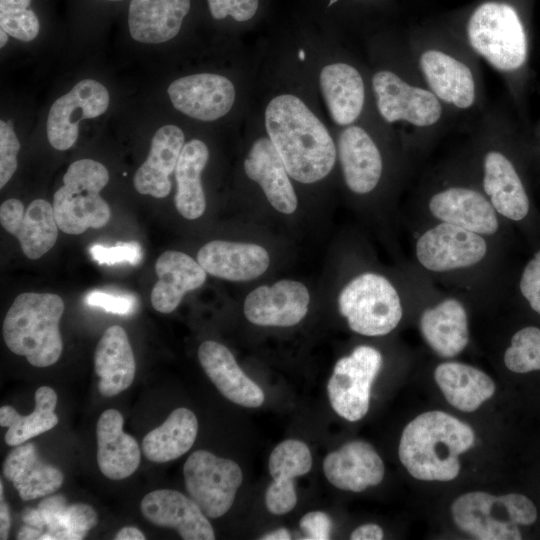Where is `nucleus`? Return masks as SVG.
Wrapping results in <instances>:
<instances>
[{
	"mask_svg": "<svg viewBox=\"0 0 540 540\" xmlns=\"http://www.w3.org/2000/svg\"><path fill=\"white\" fill-rule=\"evenodd\" d=\"M56 405V392L51 387L41 386L35 392V408L30 414L22 416L13 407L2 406L0 425L8 428L6 444L16 447L54 428L59 422L54 412Z\"/></svg>",
	"mask_w": 540,
	"mask_h": 540,
	"instance_id": "nucleus-37",
	"label": "nucleus"
},
{
	"mask_svg": "<svg viewBox=\"0 0 540 540\" xmlns=\"http://www.w3.org/2000/svg\"><path fill=\"white\" fill-rule=\"evenodd\" d=\"M421 71L436 97L457 108L473 105L476 87L470 68L462 61L439 50H427L420 56Z\"/></svg>",
	"mask_w": 540,
	"mask_h": 540,
	"instance_id": "nucleus-26",
	"label": "nucleus"
},
{
	"mask_svg": "<svg viewBox=\"0 0 540 540\" xmlns=\"http://www.w3.org/2000/svg\"><path fill=\"white\" fill-rule=\"evenodd\" d=\"M84 300L87 305L100 307L107 312L121 315L131 314L137 305V300L133 295L100 290L89 292Z\"/></svg>",
	"mask_w": 540,
	"mask_h": 540,
	"instance_id": "nucleus-44",
	"label": "nucleus"
},
{
	"mask_svg": "<svg viewBox=\"0 0 540 540\" xmlns=\"http://www.w3.org/2000/svg\"><path fill=\"white\" fill-rule=\"evenodd\" d=\"M39 510L45 520L47 532L52 534L54 539H83L86 532L98 522L95 509L88 504L76 503L59 510Z\"/></svg>",
	"mask_w": 540,
	"mask_h": 540,
	"instance_id": "nucleus-38",
	"label": "nucleus"
},
{
	"mask_svg": "<svg viewBox=\"0 0 540 540\" xmlns=\"http://www.w3.org/2000/svg\"><path fill=\"white\" fill-rule=\"evenodd\" d=\"M109 92L100 82L84 79L52 104L46 124L47 138L56 150L71 148L81 120L102 115L109 106Z\"/></svg>",
	"mask_w": 540,
	"mask_h": 540,
	"instance_id": "nucleus-10",
	"label": "nucleus"
},
{
	"mask_svg": "<svg viewBox=\"0 0 540 540\" xmlns=\"http://www.w3.org/2000/svg\"><path fill=\"white\" fill-rule=\"evenodd\" d=\"M451 513L463 532L479 540H519L518 526L531 525L537 518L535 505L524 495L493 496L480 491L458 497Z\"/></svg>",
	"mask_w": 540,
	"mask_h": 540,
	"instance_id": "nucleus-5",
	"label": "nucleus"
},
{
	"mask_svg": "<svg viewBox=\"0 0 540 540\" xmlns=\"http://www.w3.org/2000/svg\"><path fill=\"white\" fill-rule=\"evenodd\" d=\"M123 416L107 409L97 422V463L101 473L111 480H122L139 467L141 452L134 437L123 431Z\"/></svg>",
	"mask_w": 540,
	"mask_h": 540,
	"instance_id": "nucleus-21",
	"label": "nucleus"
},
{
	"mask_svg": "<svg viewBox=\"0 0 540 540\" xmlns=\"http://www.w3.org/2000/svg\"><path fill=\"white\" fill-rule=\"evenodd\" d=\"M64 307L57 294H19L3 321V338L9 350L35 367L55 364L63 350L59 323Z\"/></svg>",
	"mask_w": 540,
	"mask_h": 540,
	"instance_id": "nucleus-3",
	"label": "nucleus"
},
{
	"mask_svg": "<svg viewBox=\"0 0 540 540\" xmlns=\"http://www.w3.org/2000/svg\"><path fill=\"white\" fill-rule=\"evenodd\" d=\"M298 57L301 61H304L305 60V52L304 50L300 49L299 52H298Z\"/></svg>",
	"mask_w": 540,
	"mask_h": 540,
	"instance_id": "nucleus-54",
	"label": "nucleus"
},
{
	"mask_svg": "<svg viewBox=\"0 0 540 540\" xmlns=\"http://www.w3.org/2000/svg\"><path fill=\"white\" fill-rule=\"evenodd\" d=\"M109 1H120V0H109Z\"/></svg>",
	"mask_w": 540,
	"mask_h": 540,
	"instance_id": "nucleus-55",
	"label": "nucleus"
},
{
	"mask_svg": "<svg viewBox=\"0 0 540 540\" xmlns=\"http://www.w3.org/2000/svg\"><path fill=\"white\" fill-rule=\"evenodd\" d=\"M90 254L97 263L114 265L129 263L137 265L142 259V249L135 241L119 242L113 246L95 244L90 248Z\"/></svg>",
	"mask_w": 540,
	"mask_h": 540,
	"instance_id": "nucleus-42",
	"label": "nucleus"
},
{
	"mask_svg": "<svg viewBox=\"0 0 540 540\" xmlns=\"http://www.w3.org/2000/svg\"><path fill=\"white\" fill-rule=\"evenodd\" d=\"M184 146V133L176 125L167 124L154 134L146 161L133 178L136 191L154 198H165L171 191L170 175Z\"/></svg>",
	"mask_w": 540,
	"mask_h": 540,
	"instance_id": "nucleus-22",
	"label": "nucleus"
},
{
	"mask_svg": "<svg viewBox=\"0 0 540 540\" xmlns=\"http://www.w3.org/2000/svg\"><path fill=\"white\" fill-rule=\"evenodd\" d=\"M31 0H0V27L10 36L29 42L40 29L36 14L28 9Z\"/></svg>",
	"mask_w": 540,
	"mask_h": 540,
	"instance_id": "nucleus-40",
	"label": "nucleus"
},
{
	"mask_svg": "<svg viewBox=\"0 0 540 540\" xmlns=\"http://www.w3.org/2000/svg\"><path fill=\"white\" fill-rule=\"evenodd\" d=\"M197 261L215 277L248 281L267 270L270 258L266 249L257 244L213 240L200 248Z\"/></svg>",
	"mask_w": 540,
	"mask_h": 540,
	"instance_id": "nucleus-19",
	"label": "nucleus"
},
{
	"mask_svg": "<svg viewBox=\"0 0 540 540\" xmlns=\"http://www.w3.org/2000/svg\"><path fill=\"white\" fill-rule=\"evenodd\" d=\"M190 10V0H131L128 26L131 37L141 43L169 41L180 31Z\"/></svg>",
	"mask_w": 540,
	"mask_h": 540,
	"instance_id": "nucleus-29",
	"label": "nucleus"
},
{
	"mask_svg": "<svg viewBox=\"0 0 540 540\" xmlns=\"http://www.w3.org/2000/svg\"><path fill=\"white\" fill-rule=\"evenodd\" d=\"M22 519L27 525L38 528L40 530H42L46 526L43 515H42L41 511L38 508L37 509H33V508L25 509L23 514H22Z\"/></svg>",
	"mask_w": 540,
	"mask_h": 540,
	"instance_id": "nucleus-49",
	"label": "nucleus"
},
{
	"mask_svg": "<svg viewBox=\"0 0 540 540\" xmlns=\"http://www.w3.org/2000/svg\"><path fill=\"white\" fill-rule=\"evenodd\" d=\"M94 369L99 377V392L105 397L115 396L132 384L136 364L128 335L121 326H110L103 333L95 349Z\"/></svg>",
	"mask_w": 540,
	"mask_h": 540,
	"instance_id": "nucleus-28",
	"label": "nucleus"
},
{
	"mask_svg": "<svg viewBox=\"0 0 540 540\" xmlns=\"http://www.w3.org/2000/svg\"><path fill=\"white\" fill-rule=\"evenodd\" d=\"M208 158L206 144L193 139L184 144L175 168L177 191L174 203L179 214L188 220L199 218L206 209L201 172Z\"/></svg>",
	"mask_w": 540,
	"mask_h": 540,
	"instance_id": "nucleus-35",
	"label": "nucleus"
},
{
	"mask_svg": "<svg viewBox=\"0 0 540 540\" xmlns=\"http://www.w3.org/2000/svg\"><path fill=\"white\" fill-rule=\"evenodd\" d=\"M246 175L263 189L270 204L279 212L291 214L297 208V196L284 162L268 138L252 145L245 161Z\"/></svg>",
	"mask_w": 540,
	"mask_h": 540,
	"instance_id": "nucleus-24",
	"label": "nucleus"
},
{
	"mask_svg": "<svg viewBox=\"0 0 540 540\" xmlns=\"http://www.w3.org/2000/svg\"><path fill=\"white\" fill-rule=\"evenodd\" d=\"M383 538V531L376 524H365L356 528L350 535L352 540H380Z\"/></svg>",
	"mask_w": 540,
	"mask_h": 540,
	"instance_id": "nucleus-47",
	"label": "nucleus"
},
{
	"mask_svg": "<svg viewBox=\"0 0 540 540\" xmlns=\"http://www.w3.org/2000/svg\"><path fill=\"white\" fill-rule=\"evenodd\" d=\"M467 37L471 47L497 70L515 71L526 61V33L511 5L481 4L468 21Z\"/></svg>",
	"mask_w": 540,
	"mask_h": 540,
	"instance_id": "nucleus-6",
	"label": "nucleus"
},
{
	"mask_svg": "<svg viewBox=\"0 0 540 540\" xmlns=\"http://www.w3.org/2000/svg\"><path fill=\"white\" fill-rule=\"evenodd\" d=\"M434 378L446 400L464 412L475 411L495 392V384L487 374L459 362L440 364Z\"/></svg>",
	"mask_w": 540,
	"mask_h": 540,
	"instance_id": "nucleus-34",
	"label": "nucleus"
},
{
	"mask_svg": "<svg viewBox=\"0 0 540 540\" xmlns=\"http://www.w3.org/2000/svg\"><path fill=\"white\" fill-rule=\"evenodd\" d=\"M312 467L309 447L302 441L287 439L271 452L268 468L273 481L265 493L268 511L275 515L290 512L297 503L294 478L307 474Z\"/></svg>",
	"mask_w": 540,
	"mask_h": 540,
	"instance_id": "nucleus-18",
	"label": "nucleus"
},
{
	"mask_svg": "<svg viewBox=\"0 0 540 540\" xmlns=\"http://www.w3.org/2000/svg\"><path fill=\"white\" fill-rule=\"evenodd\" d=\"M198 359L225 398L249 408L263 404L265 397L262 389L242 371L226 346L216 341H205L199 346Z\"/></svg>",
	"mask_w": 540,
	"mask_h": 540,
	"instance_id": "nucleus-20",
	"label": "nucleus"
},
{
	"mask_svg": "<svg viewBox=\"0 0 540 540\" xmlns=\"http://www.w3.org/2000/svg\"><path fill=\"white\" fill-rule=\"evenodd\" d=\"M213 18L221 20L227 16L238 22L251 19L257 12L259 0H207Z\"/></svg>",
	"mask_w": 540,
	"mask_h": 540,
	"instance_id": "nucleus-43",
	"label": "nucleus"
},
{
	"mask_svg": "<svg viewBox=\"0 0 540 540\" xmlns=\"http://www.w3.org/2000/svg\"><path fill=\"white\" fill-rule=\"evenodd\" d=\"M20 142L11 122L0 121V188L12 178L17 169Z\"/></svg>",
	"mask_w": 540,
	"mask_h": 540,
	"instance_id": "nucleus-41",
	"label": "nucleus"
},
{
	"mask_svg": "<svg viewBox=\"0 0 540 540\" xmlns=\"http://www.w3.org/2000/svg\"><path fill=\"white\" fill-rule=\"evenodd\" d=\"M483 187L500 214L515 221L527 215L529 200L524 186L513 164L502 153L490 151L485 155Z\"/></svg>",
	"mask_w": 540,
	"mask_h": 540,
	"instance_id": "nucleus-32",
	"label": "nucleus"
},
{
	"mask_svg": "<svg viewBox=\"0 0 540 540\" xmlns=\"http://www.w3.org/2000/svg\"><path fill=\"white\" fill-rule=\"evenodd\" d=\"M338 151L348 188L357 194L372 191L381 177L382 158L370 135L349 126L339 136Z\"/></svg>",
	"mask_w": 540,
	"mask_h": 540,
	"instance_id": "nucleus-27",
	"label": "nucleus"
},
{
	"mask_svg": "<svg viewBox=\"0 0 540 540\" xmlns=\"http://www.w3.org/2000/svg\"><path fill=\"white\" fill-rule=\"evenodd\" d=\"M300 528L306 540H327L330 539L332 521L330 517L322 511H312L306 513L300 519Z\"/></svg>",
	"mask_w": 540,
	"mask_h": 540,
	"instance_id": "nucleus-46",
	"label": "nucleus"
},
{
	"mask_svg": "<svg viewBox=\"0 0 540 540\" xmlns=\"http://www.w3.org/2000/svg\"><path fill=\"white\" fill-rule=\"evenodd\" d=\"M8 35L9 34L4 29L0 28V39H1L0 40V47L1 48L6 45V43L8 41Z\"/></svg>",
	"mask_w": 540,
	"mask_h": 540,
	"instance_id": "nucleus-53",
	"label": "nucleus"
},
{
	"mask_svg": "<svg viewBox=\"0 0 540 540\" xmlns=\"http://www.w3.org/2000/svg\"><path fill=\"white\" fill-rule=\"evenodd\" d=\"M420 330L427 344L445 358L459 354L469 339L466 311L455 299L425 310L420 318Z\"/></svg>",
	"mask_w": 540,
	"mask_h": 540,
	"instance_id": "nucleus-31",
	"label": "nucleus"
},
{
	"mask_svg": "<svg viewBox=\"0 0 540 540\" xmlns=\"http://www.w3.org/2000/svg\"><path fill=\"white\" fill-rule=\"evenodd\" d=\"M197 432L196 415L187 408H177L163 424L145 435L142 441L143 453L155 463L175 460L193 446Z\"/></svg>",
	"mask_w": 540,
	"mask_h": 540,
	"instance_id": "nucleus-36",
	"label": "nucleus"
},
{
	"mask_svg": "<svg viewBox=\"0 0 540 540\" xmlns=\"http://www.w3.org/2000/svg\"><path fill=\"white\" fill-rule=\"evenodd\" d=\"M0 223L32 260L46 254L57 241L59 227L53 206L44 199L33 200L27 208L18 199L5 200L0 206Z\"/></svg>",
	"mask_w": 540,
	"mask_h": 540,
	"instance_id": "nucleus-13",
	"label": "nucleus"
},
{
	"mask_svg": "<svg viewBox=\"0 0 540 540\" xmlns=\"http://www.w3.org/2000/svg\"><path fill=\"white\" fill-rule=\"evenodd\" d=\"M382 367V356L370 346H358L349 356L340 358L327 384L333 410L355 422L368 412L371 386Z\"/></svg>",
	"mask_w": 540,
	"mask_h": 540,
	"instance_id": "nucleus-9",
	"label": "nucleus"
},
{
	"mask_svg": "<svg viewBox=\"0 0 540 540\" xmlns=\"http://www.w3.org/2000/svg\"><path fill=\"white\" fill-rule=\"evenodd\" d=\"M504 362L515 373L540 370V329L525 327L515 333L505 352Z\"/></svg>",
	"mask_w": 540,
	"mask_h": 540,
	"instance_id": "nucleus-39",
	"label": "nucleus"
},
{
	"mask_svg": "<svg viewBox=\"0 0 540 540\" xmlns=\"http://www.w3.org/2000/svg\"><path fill=\"white\" fill-rule=\"evenodd\" d=\"M486 251V242L479 234L447 222L425 232L416 245L419 262L436 272L474 265Z\"/></svg>",
	"mask_w": 540,
	"mask_h": 540,
	"instance_id": "nucleus-12",
	"label": "nucleus"
},
{
	"mask_svg": "<svg viewBox=\"0 0 540 540\" xmlns=\"http://www.w3.org/2000/svg\"><path fill=\"white\" fill-rule=\"evenodd\" d=\"M429 208L436 218L477 234L491 235L498 229L493 205L473 189L443 190L431 198Z\"/></svg>",
	"mask_w": 540,
	"mask_h": 540,
	"instance_id": "nucleus-25",
	"label": "nucleus"
},
{
	"mask_svg": "<svg viewBox=\"0 0 540 540\" xmlns=\"http://www.w3.org/2000/svg\"><path fill=\"white\" fill-rule=\"evenodd\" d=\"M338 306L350 329L366 336L386 335L402 318L396 289L375 273L361 274L349 282L339 295Z\"/></svg>",
	"mask_w": 540,
	"mask_h": 540,
	"instance_id": "nucleus-7",
	"label": "nucleus"
},
{
	"mask_svg": "<svg viewBox=\"0 0 540 540\" xmlns=\"http://www.w3.org/2000/svg\"><path fill=\"white\" fill-rule=\"evenodd\" d=\"M183 474L189 497L212 519L229 511L243 481L236 462L207 450L194 451L184 464Z\"/></svg>",
	"mask_w": 540,
	"mask_h": 540,
	"instance_id": "nucleus-8",
	"label": "nucleus"
},
{
	"mask_svg": "<svg viewBox=\"0 0 540 540\" xmlns=\"http://www.w3.org/2000/svg\"><path fill=\"white\" fill-rule=\"evenodd\" d=\"M146 520L159 527L175 529L184 540H214L212 525L199 506L186 495L171 489L154 490L141 501Z\"/></svg>",
	"mask_w": 540,
	"mask_h": 540,
	"instance_id": "nucleus-16",
	"label": "nucleus"
},
{
	"mask_svg": "<svg viewBox=\"0 0 540 540\" xmlns=\"http://www.w3.org/2000/svg\"><path fill=\"white\" fill-rule=\"evenodd\" d=\"M474 441L469 425L445 412L429 411L406 425L398 453L414 478L449 481L459 474V455L469 450Z\"/></svg>",
	"mask_w": 540,
	"mask_h": 540,
	"instance_id": "nucleus-2",
	"label": "nucleus"
},
{
	"mask_svg": "<svg viewBox=\"0 0 540 540\" xmlns=\"http://www.w3.org/2000/svg\"><path fill=\"white\" fill-rule=\"evenodd\" d=\"M167 92L178 111L201 121L221 118L230 111L235 101L232 82L222 75L211 73L176 79Z\"/></svg>",
	"mask_w": 540,
	"mask_h": 540,
	"instance_id": "nucleus-14",
	"label": "nucleus"
},
{
	"mask_svg": "<svg viewBox=\"0 0 540 540\" xmlns=\"http://www.w3.org/2000/svg\"><path fill=\"white\" fill-rule=\"evenodd\" d=\"M520 290L531 308L540 314V250L526 265L520 280Z\"/></svg>",
	"mask_w": 540,
	"mask_h": 540,
	"instance_id": "nucleus-45",
	"label": "nucleus"
},
{
	"mask_svg": "<svg viewBox=\"0 0 540 540\" xmlns=\"http://www.w3.org/2000/svg\"><path fill=\"white\" fill-rule=\"evenodd\" d=\"M309 301L304 284L284 279L250 292L244 302V314L260 326H293L307 314Z\"/></svg>",
	"mask_w": 540,
	"mask_h": 540,
	"instance_id": "nucleus-15",
	"label": "nucleus"
},
{
	"mask_svg": "<svg viewBox=\"0 0 540 540\" xmlns=\"http://www.w3.org/2000/svg\"><path fill=\"white\" fill-rule=\"evenodd\" d=\"M158 281L151 291V304L160 313L174 311L184 295L203 285L206 271L191 256L179 251H166L155 262Z\"/></svg>",
	"mask_w": 540,
	"mask_h": 540,
	"instance_id": "nucleus-23",
	"label": "nucleus"
},
{
	"mask_svg": "<svg viewBox=\"0 0 540 540\" xmlns=\"http://www.w3.org/2000/svg\"><path fill=\"white\" fill-rule=\"evenodd\" d=\"M3 482L0 481V539L6 540L11 526V517L8 505L4 501Z\"/></svg>",
	"mask_w": 540,
	"mask_h": 540,
	"instance_id": "nucleus-48",
	"label": "nucleus"
},
{
	"mask_svg": "<svg viewBox=\"0 0 540 540\" xmlns=\"http://www.w3.org/2000/svg\"><path fill=\"white\" fill-rule=\"evenodd\" d=\"M372 87L378 110L389 123L406 121L427 127L441 117L440 101L432 91L412 86L391 71L375 73Z\"/></svg>",
	"mask_w": 540,
	"mask_h": 540,
	"instance_id": "nucleus-11",
	"label": "nucleus"
},
{
	"mask_svg": "<svg viewBox=\"0 0 540 540\" xmlns=\"http://www.w3.org/2000/svg\"><path fill=\"white\" fill-rule=\"evenodd\" d=\"M320 87L333 121L349 125L360 115L365 99L364 82L351 65L334 63L320 73Z\"/></svg>",
	"mask_w": 540,
	"mask_h": 540,
	"instance_id": "nucleus-33",
	"label": "nucleus"
},
{
	"mask_svg": "<svg viewBox=\"0 0 540 540\" xmlns=\"http://www.w3.org/2000/svg\"><path fill=\"white\" fill-rule=\"evenodd\" d=\"M116 540H144L145 535L136 527H123L114 537Z\"/></svg>",
	"mask_w": 540,
	"mask_h": 540,
	"instance_id": "nucleus-50",
	"label": "nucleus"
},
{
	"mask_svg": "<svg viewBox=\"0 0 540 540\" xmlns=\"http://www.w3.org/2000/svg\"><path fill=\"white\" fill-rule=\"evenodd\" d=\"M260 539L262 540H289L291 539V535L287 529L279 528L269 533H266L265 535L261 536Z\"/></svg>",
	"mask_w": 540,
	"mask_h": 540,
	"instance_id": "nucleus-52",
	"label": "nucleus"
},
{
	"mask_svg": "<svg viewBox=\"0 0 540 540\" xmlns=\"http://www.w3.org/2000/svg\"><path fill=\"white\" fill-rule=\"evenodd\" d=\"M3 474L24 501L54 493L64 480L61 470L41 460L33 443L16 446L8 454Z\"/></svg>",
	"mask_w": 540,
	"mask_h": 540,
	"instance_id": "nucleus-30",
	"label": "nucleus"
},
{
	"mask_svg": "<svg viewBox=\"0 0 540 540\" xmlns=\"http://www.w3.org/2000/svg\"><path fill=\"white\" fill-rule=\"evenodd\" d=\"M323 471L336 488L361 492L383 480L384 464L372 445L354 440L330 452L324 458Z\"/></svg>",
	"mask_w": 540,
	"mask_h": 540,
	"instance_id": "nucleus-17",
	"label": "nucleus"
},
{
	"mask_svg": "<svg viewBox=\"0 0 540 540\" xmlns=\"http://www.w3.org/2000/svg\"><path fill=\"white\" fill-rule=\"evenodd\" d=\"M108 181V170L96 160L85 158L70 164L63 176V185L53 196L59 230L79 235L89 228L104 227L111 211L100 192Z\"/></svg>",
	"mask_w": 540,
	"mask_h": 540,
	"instance_id": "nucleus-4",
	"label": "nucleus"
},
{
	"mask_svg": "<svg viewBox=\"0 0 540 540\" xmlns=\"http://www.w3.org/2000/svg\"><path fill=\"white\" fill-rule=\"evenodd\" d=\"M42 536L41 530L30 525L23 526L18 532L17 539L32 540L39 539Z\"/></svg>",
	"mask_w": 540,
	"mask_h": 540,
	"instance_id": "nucleus-51",
	"label": "nucleus"
},
{
	"mask_svg": "<svg viewBox=\"0 0 540 540\" xmlns=\"http://www.w3.org/2000/svg\"><path fill=\"white\" fill-rule=\"evenodd\" d=\"M265 125L288 174L301 183H314L334 167L336 148L322 122L305 103L291 94L273 98L265 111Z\"/></svg>",
	"mask_w": 540,
	"mask_h": 540,
	"instance_id": "nucleus-1",
	"label": "nucleus"
}]
</instances>
